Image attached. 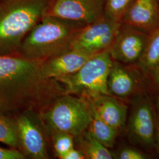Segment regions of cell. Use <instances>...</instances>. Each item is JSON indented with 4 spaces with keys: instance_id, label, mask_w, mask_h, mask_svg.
Listing matches in <instances>:
<instances>
[{
    "instance_id": "cell-1",
    "label": "cell",
    "mask_w": 159,
    "mask_h": 159,
    "mask_svg": "<svg viewBox=\"0 0 159 159\" xmlns=\"http://www.w3.org/2000/svg\"><path fill=\"white\" fill-rule=\"evenodd\" d=\"M41 63L20 53L0 56V114L40 113L65 94L60 82L43 74Z\"/></svg>"
},
{
    "instance_id": "cell-2",
    "label": "cell",
    "mask_w": 159,
    "mask_h": 159,
    "mask_svg": "<svg viewBox=\"0 0 159 159\" xmlns=\"http://www.w3.org/2000/svg\"><path fill=\"white\" fill-rule=\"evenodd\" d=\"M52 0H0V56L18 53L24 39L47 14Z\"/></svg>"
},
{
    "instance_id": "cell-3",
    "label": "cell",
    "mask_w": 159,
    "mask_h": 159,
    "mask_svg": "<svg viewBox=\"0 0 159 159\" xmlns=\"http://www.w3.org/2000/svg\"><path fill=\"white\" fill-rule=\"evenodd\" d=\"M83 25L46 14L24 39L18 53L43 61L71 49L75 35Z\"/></svg>"
},
{
    "instance_id": "cell-4",
    "label": "cell",
    "mask_w": 159,
    "mask_h": 159,
    "mask_svg": "<svg viewBox=\"0 0 159 159\" xmlns=\"http://www.w3.org/2000/svg\"><path fill=\"white\" fill-rule=\"evenodd\" d=\"M39 116L49 135L52 132H64L75 137L87 130L91 121V109L85 98L64 94Z\"/></svg>"
},
{
    "instance_id": "cell-5",
    "label": "cell",
    "mask_w": 159,
    "mask_h": 159,
    "mask_svg": "<svg viewBox=\"0 0 159 159\" xmlns=\"http://www.w3.org/2000/svg\"><path fill=\"white\" fill-rule=\"evenodd\" d=\"M113 61L108 50L102 51L91 56L74 74L56 80L62 84L65 94L84 98L109 95L107 80Z\"/></svg>"
},
{
    "instance_id": "cell-6",
    "label": "cell",
    "mask_w": 159,
    "mask_h": 159,
    "mask_svg": "<svg viewBox=\"0 0 159 159\" xmlns=\"http://www.w3.org/2000/svg\"><path fill=\"white\" fill-rule=\"evenodd\" d=\"M123 23L105 17L80 30L72 42L71 48L94 55L108 51L113 44Z\"/></svg>"
},
{
    "instance_id": "cell-7",
    "label": "cell",
    "mask_w": 159,
    "mask_h": 159,
    "mask_svg": "<svg viewBox=\"0 0 159 159\" xmlns=\"http://www.w3.org/2000/svg\"><path fill=\"white\" fill-rule=\"evenodd\" d=\"M19 140V150L27 158L49 159L47 135L48 131L39 113L25 112L14 117Z\"/></svg>"
},
{
    "instance_id": "cell-8",
    "label": "cell",
    "mask_w": 159,
    "mask_h": 159,
    "mask_svg": "<svg viewBox=\"0 0 159 159\" xmlns=\"http://www.w3.org/2000/svg\"><path fill=\"white\" fill-rule=\"evenodd\" d=\"M105 0H52L47 14L85 26L104 14Z\"/></svg>"
},
{
    "instance_id": "cell-9",
    "label": "cell",
    "mask_w": 159,
    "mask_h": 159,
    "mask_svg": "<svg viewBox=\"0 0 159 159\" xmlns=\"http://www.w3.org/2000/svg\"><path fill=\"white\" fill-rule=\"evenodd\" d=\"M148 34L122 24L108 50L114 61L123 64L137 63L142 54Z\"/></svg>"
},
{
    "instance_id": "cell-10",
    "label": "cell",
    "mask_w": 159,
    "mask_h": 159,
    "mask_svg": "<svg viewBox=\"0 0 159 159\" xmlns=\"http://www.w3.org/2000/svg\"><path fill=\"white\" fill-rule=\"evenodd\" d=\"M129 124L130 136L133 140L144 146H153L156 128L148 101L143 100L134 106Z\"/></svg>"
},
{
    "instance_id": "cell-11",
    "label": "cell",
    "mask_w": 159,
    "mask_h": 159,
    "mask_svg": "<svg viewBox=\"0 0 159 159\" xmlns=\"http://www.w3.org/2000/svg\"><path fill=\"white\" fill-rule=\"evenodd\" d=\"M122 23L149 34L159 27V0H134L126 12Z\"/></svg>"
},
{
    "instance_id": "cell-12",
    "label": "cell",
    "mask_w": 159,
    "mask_h": 159,
    "mask_svg": "<svg viewBox=\"0 0 159 159\" xmlns=\"http://www.w3.org/2000/svg\"><path fill=\"white\" fill-rule=\"evenodd\" d=\"M91 56L84 52L71 48L42 61V71L46 77L57 79L75 73Z\"/></svg>"
},
{
    "instance_id": "cell-13",
    "label": "cell",
    "mask_w": 159,
    "mask_h": 159,
    "mask_svg": "<svg viewBox=\"0 0 159 159\" xmlns=\"http://www.w3.org/2000/svg\"><path fill=\"white\" fill-rule=\"evenodd\" d=\"M90 102L101 119L119 132L125 125L127 107L120 99L110 95L85 98Z\"/></svg>"
},
{
    "instance_id": "cell-14",
    "label": "cell",
    "mask_w": 159,
    "mask_h": 159,
    "mask_svg": "<svg viewBox=\"0 0 159 159\" xmlns=\"http://www.w3.org/2000/svg\"><path fill=\"white\" fill-rule=\"evenodd\" d=\"M139 82L133 71L120 63L113 61L107 80L109 95L119 99L125 98L134 94Z\"/></svg>"
},
{
    "instance_id": "cell-15",
    "label": "cell",
    "mask_w": 159,
    "mask_h": 159,
    "mask_svg": "<svg viewBox=\"0 0 159 159\" xmlns=\"http://www.w3.org/2000/svg\"><path fill=\"white\" fill-rule=\"evenodd\" d=\"M87 102L90 105L91 113V121L87 130L105 147L108 148H113L119 132L104 121L98 116L91 103L88 100Z\"/></svg>"
},
{
    "instance_id": "cell-16",
    "label": "cell",
    "mask_w": 159,
    "mask_h": 159,
    "mask_svg": "<svg viewBox=\"0 0 159 159\" xmlns=\"http://www.w3.org/2000/svg\"><path fill=\"white\" fill-rule=\"evenodd\" d=\"M76 144L87 159H111L113 154L108 148L99 142L91 135L89 131L85 130L78 136L74 137V144Z\"/></svg>"
},
{
    "instance_id": "cell-17",
    "label": "cell",
    "mask_w": 159,
    "mask_h": 159,
    "mask_svg": "<svg viewBox=\"0 0 159 159\" xmlns=\"http://www.w3.org/2000/svg\"><path fill=\"white\" fill-rule=\"evenodd\" d=\"M143 71L153 73L159 64V27L148 34L142 54L138 61Z\"/></svg>"
},
{
    "instance_id": "cell-18",
    "label": "cell",
    "mask_w": 159,
    "mask_h": 159,
    "mask_svg": "<svg viewBox=\"0 0 159 159\" xmlns=\"http://www.w3.org/2000/svg\"><path fill=\"white\" fill-rule=\"evenodd\" d=\"M0 142L19 150L20 144L14 117L0 114Z\"/></svg>"
},
{
    "instance_id": "cell-19",
    "label": "cell",
    "mask_w": 159,
    "mask_h": 159,
    "mask_svg": "<svg viewBox=\"0 0 159 159\" xmlns=\"http://www.w3.org/2000/svg\"><path fill=\"white\" fill-rule=\"evenodd\" d=\"M55 154L58 158L63 159L66 154L75 147L74 137L64 132H52L50 134Z\"/></svg>"
},
{
    "instance_id": "cell-20",
    "label": "cell",
    "mask_w": 159,
    "mask_h": 159,
    "mask_svg": "<svg viewBox=\"0 0 159 159\" xmlns=\"http://www.w3.org/2000/svg\"><path fill=\"white\" fill-rule=\"evenodd\" d=\"M134 0H105L104 14L114 20L122 22V20Z\"/></svg>"
},
{
    "instance_id": "cell-21",
    "label": "cell",
    "mask_w": 159,
    "mask_h": 159,
    "mask_svg": "<svg viewBox=\"0 0 159 159\" xmlns=\"http://www.w3.org/2000/svg\"><path fill=\"white\" fill-rule=\"evenodd\" d=\"M25 156L18 149L15 148H0V159H25Z\"/></svg>"
},
{
    "instance_id": "cell-22",
    "label": "cell",
    "mask_w": 159,
    "mask_h": 159,
    "mask_svg": "<svg viewBox=\"0 0 159 159\" xmlns=\"http://www.w3.org/2000/svg\"><path fill=\"white\" fill-rule=\"evenodd\" d=\"M117 158L120 159H146V156L135 149L125 148L120 152Z\"/></svg>"
},
{
    "instance_id": "cell-23",
    "label": "cell",
    "mask_w": 159,
    "mask_h": 159,
    "mask_svg": "<svg viewBox=\"0 0 159 159\" xmlns=\"http://www.w3.org/2000/svg\"><path fill=\"white\" fill-rule=\"evenodd\" d=\"M63 159H85V157L80 149L74 147L66 154Z\"/></svg>"
},
{
    "instance_id": "cell-24",
    "label": "cell",
    "mask_w": 159,
    "mask_h": 159,
    "mask_svg": "<svg viewBox=\"0 0 159 159\" xmlns=\"http://www.w3.org/2000/svg\"><path fill=\"white\" fill-rule=\"evenodd\" d=\"M153 75L154 78L156 80V83L159 84V64L158 66H157V67L155 68V70H154L153 72Z\"/></svg>"
},
{
    "instance_id": "cell-25",
    "label": "cell",
    "mask_w": 159,
    "mask_h": 159,
    "mask_svg": "<svg viewBox=\"0 0 159 159\" xmlns=\"http://www.w3.org/2000/svg\"><path fill=\"white\" fill-rule=\"evenodd\" d=\"M155 137H156V138L157 144V147H158L159 150V122H158V125H157L156 130V135H155Z\"/></svg>"
},
{
    "instance_id": "cell-26",
    "label": "cell",
    "mask_w": 159,
    "mask_h": 159,
    "mask_svg": "<svg viewBox=\"0 0 159 159\" xmlns=\"http://www.w3.org/2000/svg\"><path fill=\"white\" fill-rule=\"evenodd\" d=\"M159 86V84H158ZM158 111H159V99H158Z\"/></svg>"
},
{
    "instance_id": "cell-27",
    "label": "cell",
    "mask_w": 159,
    "mask_h": 159,
    "mask_svg": "<svg viewBox=\"0 0 159 159\" xmlns=\"http://www.w3.org/2000/svg\"></svg>"
}]
</instances>
